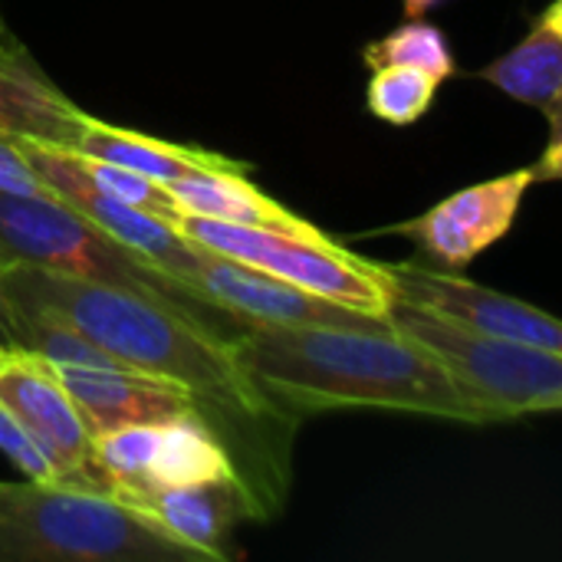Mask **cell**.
Instances as JSON below:
<instances>
[{
	"label": "cell",
	"mask_w": 562,
	"mask_h": 562,
	"mask_svg": "<svg viewBox=\"0 0 562 562\" xmlns=\"http://www.w3.org/2000/svg\"><path fill=\"white\" fill-rule=\"evenodd\" d=\"M7 286L16 303L53 310L112 359L184 392L227 454L250 520L283 517L303 418L263 395L237 359V336L158 296L36 267H10Z\"/></svg>",
	"instance_id": "cell-1"
},
{
	"label": "cell",
	"mask_w": 562,
	"mask_h": 562,
	"mask_svg": "<svg viewBox=\"0 0 562 562\" xmlns=\"http://www.w3.org/2000/svg\"><path fill=\"white\" fill-rule=\"evenodd\" d=\"M237 359L270 402L296 418L323 412H405L461 425H497L422 346L375 326H244Z\"/></svg>",
	"instance_id": "cell-2"
},
{
	"label": "cell",
	"mask_w": 562,
	"mask_h": 562,
	"mask_svg": "<svg viewBox=\"0 0 562 562\" xmlns=\"http://www.w3.org/2000/svg\"><path fill=\"white\" fill-rule=\"evenodd\" d=\"M0 562H201L115 494L72 481L0 484Z\"/></svg>",
	"instance_id": "cell-3"
},
{
	"label": "cell",
	"mask_w": 562,
	"mask_h": 562,
	"mask_svg": "<svg viewBox=\"0 0 562 562\" xmlns=\"http://www.w3.org/2000/svg\"><path fill=\"white\" fill-rule=\"evenodd\" d=\"M0 260L7 267H36L76 280L125 286L175 303L198 319L237 336L244 326L204 303L188 283L125 250L59 198L0 194Z\"/></svg>",
	"instance_id": "cell-4"
},
{
	"label": "cell",
	"mask_w": 562,
	"mask_h": 562,
	"mask_svg": "<svg viewBox=\"0 0 562 562\" xmlns=\"http://www.w3.org/2000/svg\"><path fill=\"white\" fill-rule=\"evenodd\" d=\"M385 319L438 359L454 385L497 425L547 415L562 405V352L468 329L405 300H392Z\"/></svg>",
	"instance_id": "cell-5"
},
{
	"label": "cell",
	"mask_w": 562,
	"mask_h": 562,
	"mask_svg": "<svg viewBox=\"0 0 562 562\" xmlns=\"http://www.w3.org/2000/svg\"><path fill=\"white\" fill-rule=\"evenodd\" d=\"M171 227L227 260L254 267L267 277H277L303 293L319 300L339 303L372 319H385L395 293L379 260H366L333 240L329 234H286L270 227H247V224H224L175 214L168 217Z\"/></svg>",
	"instance_id": "cell-6"
},
{
	"label": "cell",
	"mask_w": 562,
	"mask_h": 562,
	"mask_svg": "<svg viewBox=\"0 0 562 562\" xmlns=\"http://www.w3.org/2000/svg\"><path fill=\"white\" fill-rule=\"evenodd\" d=\"M382 270L392 283L395 300L415 303L435 316H445L487 336L527 342L547 352H562V323L527 300L481 286L458 270L425 267L415 260L382 263Z\"/></svg>",
	"instance_id": "cell-7"
},
{
	"label": "cell",
	"mask_w": 562,
	"mask_h": 562,
	"mask_svg": "<svg viewBox=\"0 0 562 562\" xmlns=\"http://www.w3.org/2000/svg\"><path fill=\"white\" fill-rule=\"evenodd\" d=\"M533 184V171L517 168L477 184H468L425 214L392 224L382 234L408 237L418 254L435 260L441 270H464L497 240H504L520 214V204Z\"/></svg>",
	"instance_id": "cell-8"
},
{
	"label": "cell",
	"mask_w": 562,
	"mask_h": 562,
	"mask_svg": "<svg viewBox=\"0 0 562 562\" xmlns=\"http://www.w3.org/2000/svg\"><path fill=\"white\" fill-rule=\"evenodd\" d=\"M0 405L43 448L56 481L102 487L89 471L92 435L63 379L46 359L26 349H0Z\"/></svg>",
	"instance_id": "cell-9"
},
{
	"label": "cell",
	"mask_w": 562,
	"mask_h": 562,
	"mask_svg": "<svg viewBox=\"0 0 562 562\" xmlns=\"http://www.w3.org/2000/svg\"><path fill=\"white\" fill-rule=\"evenodd\" d=\"M194 267L188 273V286L207 300L214 310L231 316L240 326H375L385 319L362 316L339 303L303 293L277 277H267L254 267L227 260L201 244H194Z\"/></svg>",
	"instance_id": "cell-10"
},
{
	"label": "cell",
	"mask_w": 562,
	"mask_h": 562,
	"mask_svg": "<svg viewBox=\"0 0 562 562\" xmlns=\"http://www.w3.org/2000/svg\"><path fill=\"white\" fill-rule=\"evenodd\" d=\"M115 497L188 547L201 562L231 560L234 530L237 524L250 520V507L231 477L151 491H119Z\"/></svg>",
	"instance_id": "cell-11"
},
{
	"label": "cell",
	"mask_w": 562,
	"mask_h": 562,
	"mask_svg": "<svg viewBox=\"0 0 562 562\" xmlns=\"http://www.w3.org/2000/svg\"><path fill=\"white\" fill-rule=\"evenodd\" d=\"M69 151L89 155V158H102L112 165H122L128 171H138L158 184H171L178 178H191V175H211V171H244L250 175L254 165L231 158L224 151H211V148H198V145H181V142H165L158 135L148 132H135V128H122L112 122H102L89 112L79 115L69 142L63 145Z\"/></svg>",
	"instance_id": "cell-12"
},
{
	"label": "cell",
	"mask_w": 562,
	"mask_h": 562,
	"mask_svg": "<svg viewBox=\"0 0 562 562\" xmlns=\"http://www.w3.org/2000/svg\"><path fill=\"white\" fill-rule=\"evenodd\" d=\"M72 395L89 435H102L109 428L138 425V422H165L191 412L184 392L171 389L161 379H151L135 369H86V366H53Z\"/></svg>",
	"instance_id": "cell-13"
},
{
	"label": "cell",
	"mask_w": 562,
	"mask_h": 562,
	"mask_svg": "<svg viewBox=\"0 0 562 562\" xmlns=\"http://www.w3.org/2000/svg\"><path fill=\"white\" fill-rule=\"evenodd\" d=\"M82 109L56 89L26 46L3 30L0 33V132L63 148L79 122Z\"/></svg>",
	"instance_id": "cell-14"
},
{
	"label": "cell",
	"mask_w": 562,
	"mask_h": 562,
	"mask_svg": "<svg viewBox=\"0 0 562 562\" xmlns=\"http://www.w3.org/2000/svg\"><path fill=\"white\" fill-rule=\"evenodd\" d=\"M43 178L63 204L79 211L89 224H95L115 244H122L125 250L145 257L158 270L188 283L198 247L191 240H184L171 227L168 217L145 211V207H135V204H125V201H115V198H105V194H99V191H92V188L66 178V175H43Z\"/></svg>",
	"instance_id": "cell-15"
},
{
	"label": "cell",
	"mask_w": 562,
	"mask_h": 562,
	"mask_svg": "<svg viewBox=\"0 0 562 562\" xmlns=\"http://www.w3.org/2000/svg\"><path fill=\"white\" fill-rule=\"evenodd\" d=\"M474 76L504 95L540 109L550 138H562V0H550L530 20L527 36Z\"/></svg>",
	"instance_id": "cell-16"
},
{
	"label": "cell",
	"mask_w": 562,
	"mask_h": 562,
	"mask_svg": "<svg viewBox=\"0 0 562 562\" xmlns=\"http://www.w3.org/2000/svg\"><path fill=\"white\" fill-rule=\"evenodd\" d=\"M171 194L175 214L204 217V221H224V224H247V227H270L286 234H326L313 221L293 214L277 198L263 194L250 175L244 171H211V175H191L165 184Z\"/></svg>",
	"instance_id": "cell-17"
},
{
	"label": "cell",
	"mask_w": 562,
	"mask_h": 562,
	"mask_svg": "<svg viewBox=\"0 0 562 562\" xmlns=\"http://www.w3.org/2000/svg\"><path fill=\"white\" fill-rule=\"evenodd\" d=\"M224 477L234 481L227 454L221 451L214 435L204 428V422L194 412H184V415L161 422L155 458H151L145 477L138 481V487H128V491L204 484V481H224ZM109 494H119V491H109Z\"/></svg>",
	"instance_id": "cell-18"
},
{
	"label": "cell",
	"mask_w": 562,
	"mask_h": 562,
	"mask_svg": "<svg viewBox=\"0 0 562 562\" xmlns=\"http://www.w3.org/2000/svg\"><path fill=\"white\" fill-rule=\"evenodd\" d=\"M362 63L369 69L375 66H415L425 72H435L438 79L458 76V56L451 49L448 33L422 16L405 20L402 26L389 30L385 36L362 46Z\"/></svg>",
	"instance_id": "cell-19"
},
{
	"label": "cell",
	"mask_w": 562,
	"mask_h": 562,
	"mask_svg": "<svg viewBox=\"0 0 562 562\" xmlns=\"http://www.w3.org/2000/svg\"><path fill=\"white\" fill-rule=\"evenodd\" d=\"M369 72L372 76L366 86V105L379 122H389L395 128L422 122L445 82L435 72L415 66H375Z\"/></svg>",
	"instance_id": "cell-20"
},
{
	"label": "cell",
	"mask_w": 562,
	"mask_h": 562,
	"mask_svg": "<svg viewBox=\"0 0 562 562\" xmlns=\"http://www.w3.org/2000/svg\"><path fill=\"white\" fill-rule=\"evenodd\" d=\"M0 454L26 477V481H56V471L43 448L26 435V428L0 405Z\"/></svg>",
	"instance_id": "cell-21"
},
{
	"label": "cell",
	"mask_w": 562,
	"mask_h": 562,
	"mask_svg": "<svg viewBox=\"0 0 562 562\" xmlns=\"http://www.w3.org/2000/svg\"><path fill=\"white\" fill-rule=\"evenodd\" d=\"M0 194L20 198H56L46 178L36 171L33 158L20 145V138L0 132Z\"/></svg>",
	"instance_id": "cell-22"
},
{
	"label": "cell",
	"mask_w": 562,
	"mask_h": 562,
	"mask_svg": "<svg viewBox=\"0 0 562 562\" xmlns=\"http://www.w3.org/2000/svg\"><path fill=\"white\" fill-rule=\"evenodd\" d=\"M7 263L0 260V346L3 349H20L23 342V326H20V313H16V303L10 296V286H7Z\"/></svg>",
	"instance_id": "cell-23"
},
{
	"label": "cell",
	"mask_w": 562,
	"mask_h": 562,
	"mask_svg": "<svg viewBox=\"0 0 562 562\" xmlns=\"http://www.w3.org/2000/svg\"><path fill=\"white\" fill-rule=\"evenodd\" d=\"M438 3H445V0H402V10H405V20H412V16H425Z\"/></svg>",
	"instance_id": "cell-24"
},
{
	"label": "cell",
	"mask_w": 562,
	"mask_h": 562,
	"mask_svg": "<svg viewBox=\"0 0 562 562\" xmlns=\"http://www.w3.org/2000/svg\"><path fill=\"white\" fill-rule=\"evenodd\" d=\"M3 30H10V26H7V23H3V16H0V33H3Z\"/></svg>",
	"instance_id": "cell-25"
},
{
	"label": "cell",
	"mask_w": 562,
	"mask_h": 562,
	"mask_svg": "<svg viewBox=\"0 0 562 562\" xmlns=\"http://www.w3.org/2000/svg\"><path fill=\"white\" fill-rule=\"evenodd\" d=\"M0 349H3V346H0Z\"/></svg>",
	"instance_id": "cell-26"
}]
</instances>
